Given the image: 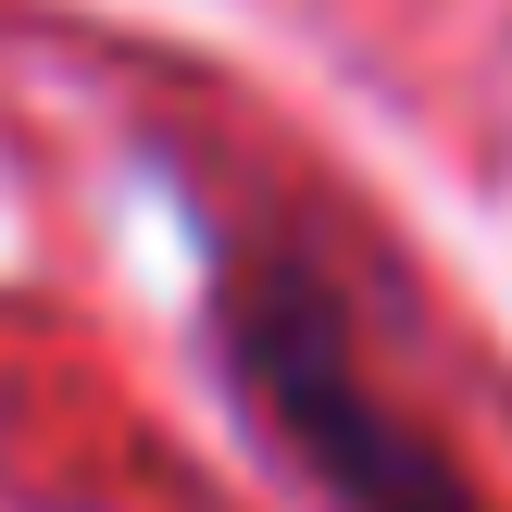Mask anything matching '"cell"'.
<instances>
[{
    "label": "cell",
    "mask_w": 512,
    "mask_h": 512,
    "mask_svg": "<svg viewBox=\"0 0 512 512\" xmlns=\"http://www.w3.org/2000/svg\"><path fill=\"white\" fill-rule=\"evenodd\" d=\"M200 313H213V375H225V400H238V425L325 512H500L475 488V463L450 450V425L375 375L338 275L300 238L213 225Z\"/></svg>",
    "instance_id": "6da1fadb"
}]
</instances>
